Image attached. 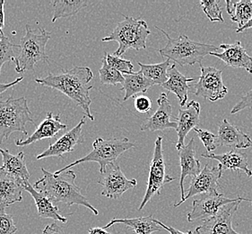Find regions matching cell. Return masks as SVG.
I'll return each instance as SVG.
<instances>
[{
	"mask_svg": "<svg viewBox=\"0 0 252 234\" xmlns=\"http://www.w3.org/2000/svg\"><path fill=\"white\" fill-rule=\"evenodd\" d=\"M93 78L94 74L89 67L74 66L71 70L64 71L58 75L51 73L45 78H35V82L63 93L83 109L85 117L94 121L90 109V91L94 86H90L89 83Z\"/></svg>",
	"mask_w": 252,
	"mask_h": 234,
	"instance_id": "6da1fadb",
	"label": "cell"
},
{
	"mask_svg": "<svg viewBox=\"0 0 252 234\" xmlns=\"http://www.w3.org/2000/svg\"><path fill=\"white\" fill-rule=\"evenodd\" d=\"M43 177L38 179L33 188L51 199L53 203H63L67 206L73 204L83 205L98 215V210L85 197L76 184V176L73 170H66L59 175L51 173L45 168H40Z\"/></svg>",
	"mask_w": 252,
	"mask_h": 234,
	"instance_id": "7a4b0ae2",
	"label": "cell"
},
{
	"mask_svg": "<svg viewBox=\"0 0 252 234\" xmlns=\"http://www.w3.org/2000/svg\"><path fill=\"white\" fill-rule=\"evenodd\" d=\"M163 36L166 37L167 44L159 50L161 56L166 57L170 61H173L181 66L185 65H202V60L211 54L217 52L219 47L208 43L197 42L190 40L187 36H179L173 39L166 32L157 27Z\"/></svg>",
	"mask_w": 252,
	"mask_h": 234,
	"instance_id": "3957f363",
	"label": "cell"
},
{
	"mask_svg": "<svg viewBox=\"0 0 252 234\" xmlns=\"http://www.w3.org/2000/svg\"><path fill=\"white\" fill-rule=\"evenodd\" d=\"M26 36L21 39L15 59V70L17 73L34 72V67L38 62H49L50 59L46 54L45 49L51 39V33L40 28V34H37L29 25H26Z\"/></svg>",
	"mask_w": 252,
	"mask_h": 234,
	"instance_id": "277c9868",
	"label": "cell"
},
{
	"mask_svg": "<svg viewBox=\"0 0 252 234\" xmlns=\"http://www.w3.org/2000/svg\"><path fill=\"white\" fill-rule=\"evenodd\" d=\"M124 20L117 25L110 36L101 39L102 41H117L119 48L114 55L121 57L127 50L136 51L146 49V40L151 34L146 21L123 15Z\"/></svg>",
	"mask_w": 252,
	"mask_h": 234,
	"instance_id": "5b68a950",
	"label": "cell"
},
{
	"mask_svg": "<svg viewBox=\"0 0 252 234\" xmlns=\"http://www.w3.org/2000/svg\"><path fill=\"white\" fill-rule=\"evenodd\" d=\"M134 147L135 144L130 143L127 138H111L107 140L103 138H97L93 143V151L91 153H88L85 157L68 164L64 168L57 170L54 174L59 175L72 167L84 162L98 163L100 166V173L103 174L105 172L108 165L115 162V160L121 154Z\"/></svg>",
	"mask_w": 252,
	"mask_h": 234,
	"instance_id": "8992f818",
	"label": "cell"
},
{
	"mask_svg": "<svg viewBox=\"0 0 252 234\" xmlns=\"http://www.w3.org/2000/svg\"><path fill=\"white\" fill-rule=\"evenodd\" d=\"M26 97L0 100V144L7 140L11 133L23 132L27 135L26 124L31 122L34 124Z\"/></svg>",
	"mask_w": 252,
	"mask_h": 234,
	"instance_id": "52a82bcc",
	"label": "cell"
},
{
	"mask_svg": "<svg viewBox=\"0 0 252 234\" xmlns=\"http://www.w3.org/2000/svg\"><path fill=\"white\" fill-rule=\"evenodd\" d=\"M162 136H158L155 143L154 156L150 163L149 177L145 196L142 200L141 204L138 210L141 211L146 206V204L151 200L156 195H160L161 190L164 185L172 182L174 178L167 175L165 172V161L163 157L162 150Z\"/></svg>",
	"mask_w": 252,
	"mask_h": 234,
	"instance_id": "ba28073f",
	"label": "cell"
},
{
	"mask_svg": "<svg viewBox=\"0 0 252 234\" xmlns=\"http://www.w3.org/2000/svg\"><path fill=\"white\" fill-rule=\"evenodd\" d=\"M201 75L197 84L194 85L193 93L197 97H201L211 102H216L224 98L228 89L223 84L222 71L215 67L200 65Z\"/></svg>",
	"mask_w": 252,
	"mask_h": 234,
	"instance_id": "9c48e42d",
	"label": "cell"
},
{
	"mask_svg": "<svg viewBox=\"0 0 252 234\" xmlns=\"http://www.w3.org/2000/svg\"><path fill=\"white\" fill-rule=\"evenodd\" d=\"M98 184L102 186L101 195L108 198L118 199L127 190L136 188L137 181L136 178H126L121 167L114 162L107 166L105 172L101 174Z\"/></svg>",
	"mask_w": 252,
	"mask_h": 234,
	"instance_id": "30bf717a",
	"label": "cell"
},
{
	"mask_svg": "<svg viewBox=\"0 0 252 234\" xmlns=\"http://www.w3.org/2000/svg\"><path fill=\"white\" fill-rule=\"evenodd\" d=\"M242 197L229 198L223 194L201 195L192 203V210L188 214L187 220L191 223L197 219L207 220L216 216L222 206L241 200Z\"/></svg>",
	"mask_w": 252,
	"mask_h": 234,
	"instance_id": "8fae6325",
	"label": "cell"
},
{
	"mask_svg": "<svg viewBox=\"0 0 252 234\" xmlns=\"http://www.w3.org/2000/svg\"><path fill=\"white\" fill-rule=\"evenodd\" d=\"M242 201H245V198L242 197L237 202L222 206L216 216L204 220L195 232L197 234H242L232 228L233 215L236 214Z\"/></svg>",
	"mask_w": 252,
	"mask_h": 234,
	"instance_id": "7c38bea8",
	"label": "cell"
},
{
	"mask_svg": "<svg viewBox=\"0 0 252 234\" xmlns=\"http://www.w3.org/2000/svg\"><path fill=\"white\" fill-rule=\"evenodd\" d=\"M222 171L223 170L220 164L217 167L211 168L208 164H206L201 172L192 178L189 189L185 195L183 203L197 195L218 194V189H220L219 179L222 178Z\"/></svg>",
	"mask_w": 252,
	"mask_h": 234,
	"instance_id": "4fadbf2b",
	"label": "cell"
},
{
	"mask_svg": "<svg viewBox=\"0 0 252 234\" xmlns=\"http://www.w3.org/2000/svg\"><path fill=\"white\" fill-rule=\"evenodd\" d=\"M86 123L85 117L81 119L80 122L70 131L66 132L60 139H58L55 143L50 145V147L45 150L42 153L39 154L36 159L40 160L42 158L50 157H62L66 153H70L74 151L76 145L84 143L85 139L82 132V127Z\"/></svg>",
	"mask_w": 252,
	"mask_h": 234,
	"instance_id": "5bb4252c",
	"label": "cell"
},
{
	"mask_svg": "<svg viewBox=\"0 0 252 234\" xmlns=\"http://www.w3.org/2000/svg\"><path fill=\"white\" fill-rule=\"evenodd\" d=\"M158 108L151 117L147 118L140 126L142 132H158L178 127L177 122H172V107L166 93H161L157 99Z\"/></svg>",
	"mask_w": 252,
	"mask_h": 234,
	"instance_id": "9a60e30c",
	"label": "cell"
},
{
	"mask_svg": "<svg viewBox=\"0 0 252 234\" xmlns=\"http://www.w3.org/2000/svg\"><path fill=\"white\" fill-rule=\"evenodd\" d=\"M180 158V166H181V177H180V189H181V200L174 204V207H178L183 203L185 198L184 191V180L187 177L190 176L192 178L196 177L201 172V163L196 157V143L194 138L189 142V143L178 151Z\"/></svg>",
	"mask_w": 252,
	"mask_h": 234,
	"instance_id": "2e32d148",
	"label": "cell"
},
{
	"mask_svg": "<svg viewBox=\"0 0 252 234\" xmlns=\"http://www.w3.org/2000/svg\"><path fill=\"white\" fill-rule=\"evenodd\" d=\"M200 122V104L192 100L188 104L186 109L180 108L179 116L177 117V123L178 127L176 129L178 133V141L176 144V149L180 151L182 147H184L185 138L188 133L191 130L197 127Z\"/></svg>",
	"mask_w": 252,
	"mask_h": 234,
	"instance_id": "e0dca14e",
	"label": "cell"
},
{
	"mask_svg": "<svg viewBox=\"0 0 252 234\" xmlns=\"http://www.w3.org/2000/svg\"><path fill=\"white\" fill-rule=\"evenodd\" d=\"M219 48L222 49V52H212L210 55L217 57L227 66L242 68L252 74V57L248 54L241 41H235L232 44L222 43Z\"/></svg>",
	"mask_w": 252,
	"mask_h": 234,
	"instance_id": "ac0fdd59",
	"label": "cell"
},
{
	"mask_svg": "<svg viewBox=\"0 0 252 234\" xmlns=\"http://www.w3.org/2000/svg\"><path fill=\"white\" fill-rule=\"evenodd\" d=\"M66 129V124L61 122V115L54 117L52 113H47L45 119L36 127L34 132L26 140H15V145L18 147L28 146L40 140L55 137L59 132Z\"/></svg>",
	"mask_w": 252,
	"mask_h": 234,
	"instance_id": "d6986e66",
	"label": "cell"
},
{
	"mask_svg": "<svg viewBox=\"0 0 252 234\" xmlns=\"http://www.w3.org/2000/svg\"><path fill=\"white\" fill-rule=\"evenodd\" d=\"M217 141L219 146L230 147L233 150H242L252 147V140L245 132L223 119L218 126Z\"/></svg>",
	"mask_w": 252,
	"mask_h": 234,
	"instance_id": "ffe728a7",
	"label": "cell"
},
{
	"mask_svg": "<svg viewBox=\"0 0 252 234\" xmlns=\"http://www.w3.org/2000/svg\"><path fill=\"white\" fill-rule=\"evenodd\" d=\"M23 190L24 185L0 167V210L23 201Z\"/></svg>",
	"mask_w": 252,
	"mask_h": 234,
	"instance_id": "44dd1931",
	"label": "cell"
},
{
	"mask_svg": "<svg viewBox=\"0 0 252 234\" xmlns=\"http://www.w3.org/2000/svg\"><path fill=\"white\" fill-rule=\"evenodd\" d=\"M201 157L216 159L221 165L222 170H242L247 174L248 177H252V170L249 168L247 154L240 150H233L222 154L215 153H202Z\"/></svg>",
	"mask_w": 252,
	"mask_h": 234,
	"instance_id": "7402d4cb",
	"label": "cell"
},
{
	"mask_svg": "<svg viewBox=\"0 0 252 234\" xmlns=\"http://www.w3.org/2000/svg\"><path fill=\"white\" fill-rule=\"evenodd\" d=\"M196 78H188L184 76L177 69L175 64H172L168 70V80L161 87L175 94L180 101V106L183 107L188 101V94L190 86L189 85L190 82L195 81Z\"/></svg>",
	"mask_w": 252,
	"mask_h": 234,
	"instance_id": "603a6c76",
	"label": "cell"
},
{
	"mask_svg": "<svg viewBox=\"0 0 252 234\" xmlns=\"http://www.w3.org/2000/svg\"><path fill=\"white\" fill-rule=\"evenodd\" d=\"M24 189L26 192L30 194L35 202L36 207L38 210V214L40 218L44 219H53L54 221L61 222L62 224H66L67 222L65 216L61 215L59 212V207L53 204L51 199L48 198L44 194L37 191L33 186H32L29 181L24 185Z\"/></svg>",
	"mask_w": 252,
	"mask_h": 234,
	"instance_id": "cb8c5ba5",
	"label": "cell"
},
{
	"mask_svg": "<svg viewBox=\"0 0 252 234\" xmlns=\"http://www.w3.org/2000/svg\"><path fill=\"white\" fill-rule=\"evenodd\" d=\"M0 154L3 158L2 167L6 172L14 176L23 185L29 181L30 173L25 160V153L20 152L18 154L14 155L8 150L0 148Z\"/></svg>",
	"mask_w": 252,
	"mask_h": 234,
	"instance_id": "d4e9b609",
	"label": "cell"
},
{
	"mask_svg": "<svg viewBox=\"0 0 252 234\" xmlns=\"http://www.w3.org/2000/svg\"><path fill=\"white\" fill-rule=\"evenodd\" d=\"M124 83L121 88V91H125L123 101H126L130 97H135L137 94H145L150 87L155 86L154 82L148 79L140 72H134L132 74L124 75Z\"/></svg>",
	"mask_w": 252,
	"mask_h": 234,
	"instance_id": "484cf974",
	"label": "cell"
},
{
	"mask_svg": "<svg viewBox=\"0 0 252 234\" xmlns=\"http://www.w3.org/2000/svg\"><path fill=\"white\" fill-rule=\"evenodd\" d=\"M117 224H122L133 230L136 234H152L156 232L161 231V226L156 223V220L153 218V215L143 216L132 219H118L114 218L111 220L109 224H106L103 229H108L112 225Z\"/></svg>",
	"mask_w": 252,
	"mask_h": 234,
	"instance_id": "4316f807",
	"label": "cell"
},
{
	"mask_svg": "<svg viewBox=\"0 0 252 234\" xmlns=\"http://www.w3.org/2000/svg\"><path fill=\"white\" fill-rule=\"evenodd\" d=\"M51 5L53 7L52 23H55L59 18H64L76 15L81 9L88 5L86 0H53Z\"/></svg>",
	"mask_w": 252,
	"mask_h": 234,
	"instance_id": "83f0119b",
	"label": "cell"
},
{
	"mask_svg": "<svg viewBox=\"0 0 252 234\" xmlns=\"http://www.w3.org/2000/svg\"><path fill=\"white\" fill-rule=\"evenodd\" d=\"M137 64L140 67V72L143 75L156 85L161 86L168 80V69L171 65V61L169 59L158 64H144L139 61Z\"/></svg>",
	"mask_w": 252,
	"mask_h": 234,
	"instance_id": "f1b7e54d",
	"label": "cell"
},
{
	"mask_svg": "<svg viewBox=\"0 0 252 234\" xmlns=\"http://www.w3.org/2000/svg\"><path fill=\"white\" fill-rule=\"evenodd\" d=\"M101 68L99 70V75H100V81L103 85H111L116 86L117 84H122L124 83V75L120 72L113 69L110 66L107 62L105 57L101 60Z\"/></svg>",
	"mask_w": 252,
	"mask_h": 234,
	"instance_id": "f546056e",
	"label": "cell"
},
{
	"mask_svg": "<svg viewBox=\"0 0 252 234\" xmlns=\"http://www.w3.org/2000/svg\"><path fill=\"white\" fill-rule=\"evenodd\" d=\"M252 18V1L242 0L235 2V10L231 16V20L237 23L238 29H241Z\"/></svg>",
	"mask_w": 252,
	"mask_h": 234,
	"instance_id": "4dcf8cb0",
	"label": "cell"
},
{
	"mask_svg": "<svg viewBox=\"0 0 252 234\" xmlns=\"http://www.w3.org/2000/svg\"><path fill=\"white\" fill-rule=\"evenodd\" d=\"M18 48L19 44L13 43L4 34L0 36V74L5 62L15 61Z\"/></svg>",
	"mask_w": 252,
	"mask_h": 234,
	"instance_id": "1f68e13d",
	"label": "cell"
},
{
	"mask_svg": "<svg viewBox=\"0 0 252 234\" xmlns=\"http://www.w3.org/2000/svg\"><path fill=\"white\" fill-rule=\"evenodd\" d=\"M202 10L206 14L207 18L211 22H220L223 23L222 12L219 6V1L211 0V1H200Z\"/></svg>",
	"mask_w": 252,
	"mask_h": 234,
	"instance_id": "d6a6232c",
	"label": "cell"
},
{
	"mask_svg": "<svg viewBox=\"0 0 252 234\" xmlns=\"http://www.w3.org/2000/svg\"><path fill=\"white\" fill-rule=\"evenodd\" d=\"M105 59L110 66L121 72L123 75L134 73V66L131 61L122 59L121 57L116 56L114 54L112 55L110 53H105Z\"/></svg>",
	"mask_w": 252,
	"mask_h": 234,
	"instance_id": "836d02e7",
	"label": "cell"
},
{
	"mask_svg": "<svg viewBox=\"0 0 252 234\" xmlns=\"http://www.w3.org/2000/svg\"><path fill=\"white\" fill-rule=\"evenodd\" d=\"M195 132L197 133V136L200 139L204 146L207 149V153H211V152L215 151L218 145V141H217V136L215 135L213 132H209L206 129H199V128H195L194 129Z\"/></svg>",
	"mask_w": 252,
	"mask_h": 234,
	"instance_id": "e575fe53",
	"label": "cell"
},
{
	"mask_svg": "<svg viewBox=\"0 0 252 234\" xmlns=\"http://www.w3.org/2000/svg\"><path fill=\"white\" fill-rule=\"evenodd\" d=\"M16 232L13 215L5 214V210H0V234H15Z\"/></svg>",
	"mask_w": 252,
	"mask_h": 234,
	"instance_id": "d590c367",
	"label": "cell"
},
{
	"mask_svg": "<svg viewBox=\"0 0 252 234\" xmlns=\"http://www.w3.org/2000/svg\"><path fill=\"white\" fill-rule=\"evenodd\" d=\"M135 108L136 111L141 114H147L150 112L152 109L151 99L147 96L140 95L135 98Z\"/></svg>",
	"mask_w": 252,
	"mask_h": 234,
	"instance_id": "8d00e7d4",
	"label": "cell"
},
{
	"mask_svg": "<svg viewBox=\"0 0 252 234\" xmlns=\"http://www.w3.org/2000/svg\"><path fill=\"white\" fill-rule=\"evenodd\" d=\"M247 108H252V88L241 97L240 101L232 108L231 114L234 115Z\"/></svg>",
	"mask_w": 252,
	"mask_h": 234,
	"instance_id": "74e56055",
	"label": "cell"
},
{
	"mask_svg": "<svg viewBox=\"0 0 252 234\" xmlns=\"http://www.w3.org/2000/svg\"><path fill=\"white\" fill-rule=\"evenodd\" d=\"M42 234H66L63 228L57 223L47 225L42 231Z\"/></svg>",
	"mask_w": 252,
	"mask_h": 234,
	"instance_id": "f35d334b",
	"label": "cell"
},
{
	"mask_svg": "<svg viewBox=\"0 0 252 234\" xmlns=\"http://www.w3.org/2000/svg\"><path fill=\"white\" fill-rule=\"evenodd\" d=\"M156 220V223H157L159 226H161L162 229L166 230L167 232H169V233H170V234H197L195 231H191V230L188 231L187 233H183L182 231H179V230L174 229V228L170 227V226H166V225H164V224H162L161 221H159V220Z\"/></svg>",
	"mask_w": 252,
	"mask_h": 234,
	"instance_id": "ab89813d",
	"label": "cell"
},
{
	"mask_svg": "<svg viewBox=\"0 0 252 234\" xmlns=\"http://www.w3.org/2000/svg\"><path fill=\"white\" fill-rule=\"evenodd\" d=\"M24 79V77L22 76L20 78H17L16 79H15V81L10 82V83H0V95L2 93L6 91L7 89H9L11 87H15L16 84H18L19 82L22 81Z\"/></svg>",
	"mask_w": 252,
	"mask_h": 234,
	"instance_id": "60d3db41",
	"label": "cell"
},
{
	"mask_svg": "<svg viewBox=\"0 0 252 234\" xmlns=\"http://www.w3.org/2000/svg\"><path fill=\"white\" fill-rule=\"evenodd\" d=\"M5 5V0H0V36L4 34L3 28L5 26V11H4Z\"/></svg>",
	"mask_w": 252,
	"mask_h": 234,
	"instance_id": "b9f144b4",
	"label": "cell"
},
{
	"mask_svg": "<svg viewBox=\"0 0 252 234\" xmlns=\"http://www.w3.org/2000/svg\"><path fill=\"white\" fill-rule=\"evenodd\" d=\"M225 6H226L227 13L232 16L235 10V2L232 1H225Z\"/></svg>",
	"mask_w": 252,
	"mask_h": 234,
	"instance_id": "7bdbcfd3",
	"label": "cell"
},
{
	"mask_svg": "<svg viewBox=\"0 0 252 234\" xmlns=\"http://www.w3.org/2000/svg\"><path fill=\"white\" fill-rule=\"evenodd\" d=\"M88 234H110L109 233H107L105 229L103 228H100V227H95V228H92L89 230V233Z\"/></svg>",
	"mask_w": 252,
	"mask_h": 234,
	"instance_id": "ee69618b",
	"label": "cell"
},
{
	"mask_svg": "<svg viewBox=\"0 0 252 234\" xmlns=\"http://www.w3.org/2000/svg\"><path fill=\"white\" fill-rule=\"evenodd\" d=\"M251 28H252V18L251 20L249 21L247 24L243 26L242 28L236 30V33H238V34H239V33H242V32H244V31L247 30V29H251Z\"/></svg>",
	"mask_w": 252,
	"mask_h": 234,
	"instance_id": "f6af8a7d",
	"label": "cell"
},
{
	"mask_svg": "<svg viewBox=\"0 0 252 234\" xmlns=\"http://www.w3.org/2000/svg\"><path fill=\"white\" fill-rule=\"evenodd\" d=\"M245 201H249V202H251V203H252V200H251V199L245 198Z\"/></svg>",
	"mask_w": 252,
	"mask_h": 234,
	"instance_id": "bcb514c9",
	"label": "cell"
},
{
	"mask_svg": "<svg viewBox=\"0 0 252 234\" xmlns=\"http://www.w3.org/2000/svg\"></svg>",
	"mask_w": 252,
	"mask_h": 234,
	"instance_id": "7dc6e473",
	"label": "cell"
}]
</instances>
